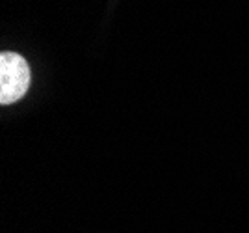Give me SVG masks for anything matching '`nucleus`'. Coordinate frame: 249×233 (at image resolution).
Returning <instances> with one entry per match:
<instances>
[{
    "label": "nucleus",
    "instance_id": "nucleus-1",
    "mask_svg": "<svg viewBox=\"0 0 249 233\" xmlns=\"http://www.w3.org/2000/svg\"><path fill=\"white\" fill-rule=\"evenodd\" d=\"M30 88V65L17 53L0 54V103L13 105Z\"/></svg>",
    "mask_w": 249,
    "mask_h": 233
}]
</instances>
